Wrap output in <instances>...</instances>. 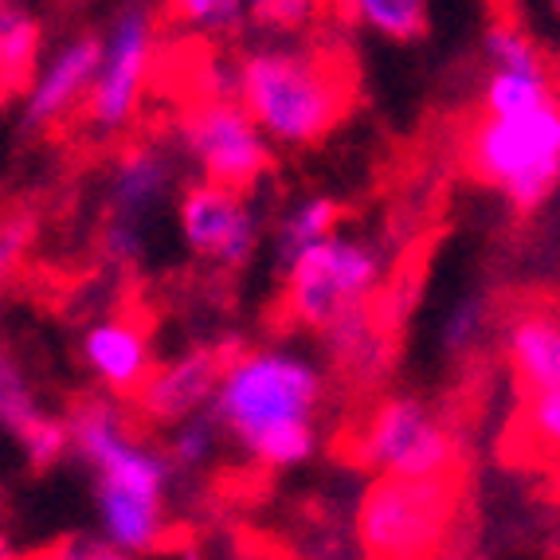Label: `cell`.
Wrapping results in <instances>:
<instances>
[{"label":"cell","instance_id":"6da1fadb","mask_svg":"<svg viewBox=\"0 0 560 560\" xmlns=\"http://www.w3.org/2000/svg\"><path fill=\"white\" fill-rule=\"evenodd\" d=\"M67 423L71 458L91 478L94 529L133 557H153L165 549L177 486V467L165 447L141 440L121 400L103 393L71 404Z\"/></svg>","mask_w":560,"mask_h":560},{"label":"cell","instance_id":"7a4b0ae2","mask_svg":"<svg viewBox=\"0 0 560 560\" xmlns=\"http://www.w3.org/2000/svg\"><path fill=\"white\" fill-rule=\"evenodd\" d=\"M326 381V364L294 346H243L228 357L212 411L255 467L299 470L322 447Z\"/></svg>","mask_w":560,"mask_h":560},{"label":"cell","instance_id":"3957f363","mask_svg":"<svg viewBox=\"0 0 560 560\" xmlns=\"http://www.w3.org/2000/svg\"><path fill=\"white\" fill-rule=\"evenodd\" d=\"M232 94L282 150L322 145L353 106V75L322 47L262 44L232 67Z\"/></svg>","mask_w":560,"mask_h":560},{"label":"cell","instance_id":"277c9868","mask_svg":"<svg viewBox=\"0 0 560 560\" xmlns=\"http://www.w3.org/2000/svg\"><path fill=\"white\" fill-rule=\"evenodd\" d=\"M463 165L517 215H537L560 192V98L522 114L478 110Z\"/></svg>","mask_w":560,"mask_h":560},{"label":"cell","instance_id":"5b68a950","mask_svg":"<svg viewBox=\"0 0 560 560\" xmlns=\"http://www.w3.org/2000/svg\"><path fill=\"white\" fill-rule=\"evenodd\" d=\"M282 310L294 326L326 334L334 322L376 306L388 287L384 243L361 232H337L282 267Z\"/></svg>","mask_w":560,"mask_h":560},{"label":"cell","instance_id":"8992f818","mask_svg":"<svg viewBox=\"0 0 560 560\" xmlns=\"http://www.w3.org/2000/svg\"><path fill=\"white\" fill-rule=\"evenodd\" d=\"M463 482L381 475L357 502V541L369 560H440L455 529Z\"/></svg>","mask_w":560,"mask_h":560},{"label":"cell","instance_id":"52a82bcc","mask_svg":"<svg viewBox=\"0 0 560 560\" xmlns=\"http://www.w3.org/2000/svg\"><path fill=\"white\" fill-rule=\"evenodd\" d=\"M361 467L393 478H443L458 475L455 431L440 411L416 393H393L373 404L353 435Z\"/></svg>","mask_w":560,"mask_h":560},{"label":"cell","instance_id":"ba28073f","mask_svg":"<svg viewBox=\"0 0 560 560\" xmlns=\"http://www.w3.org/2000/svg\"><path fill=\"white\" fill-rule=\"evenodd\" d=\"M180 145L197 180L255 192L275 173V141L243 110L235 94H208L180 121Z\"/></svg>","mask_w":560,"mask_h":560},{"label":"cell","instance_id":"9c48e42d","mask_svg":"<svg viewBox=\"0 0 560 560\" xmlns=\"http://www.w3.org/2000/svg\"><path fill=\"white\" fill-rule=\"evenodd\" d=\"M153 56H158V24H153V12L133 0L103 32V59L83 106V118L91 121L94 133L110 138L138 118L153 75Z\"/></svg>","mask_w":560,"mask_h":560},{"label":"cell","instance_id":"30bf717a","mask_svg":"<svg viewBox=\"0 0 560 560\" xmlns=\"http://www.w3.org/2000/svg\"><path fill=\"white\" fill-rule=\"evenodd\" d=\"M177 235L197 262L220 275H240L259 255L267 224L247 192L192 180L177 197Z\"/></svg>","mask_w":560,"mask_h":560},{"label":"cell","instance_id":"8fae6325","mask_svg":"<svg viewBox=\"0 0 560 560\" xmlns=\"http://www.w3.org/2000/svg\"><path fill=\"white\" fill-rule=\"evenodd\" d=\"M79 361H83V373L91 376L94 393L114 396V400H138V393L158 369V349L141 318L106 314L79 334Z\"/></svg>","mask_w":560,"mask_h":560},{"label":"cell","instance_id":"7c38bea8","mask_svg":"<svg viewBox=\"0 0 560 560\" xmlns=\"http://www.w3.org/2000/svg\"><path fill=\"white\" fill-rule=\"evenodd\" d=\"M98 59H103V36L79 32V36L63 39L24 86V106H20L24 130L44 133L75 110H83L94 75H98Z\"/></svg>","mask_w":560,"mask_h":560},{"label":"cell","instance_id":"4fadbf2b","mask_svg":"<svg viewBox=\"0 0 560 560\" xmlns=\"http://www.w3.org/2000/svg\"><path fill=\"white\" fill-rule=\"evenodd\" d=\"M232 357V349L220 346H192L185 353L158 361L153 376L145 381V388L138 393V411L141 420L153 428H173V423L208 411L224 376V364Z\"/></svg>","mask_w":560,"mask_h":560},{"label":"cell","instance_id":"5bb4252c","mask_svg":"<svg viewBox=\"0 0 560 560\" xmlns=\"http://www.w3.org/2000/svg\"><path fill=\"white\" fill-rule=\"evenodd\" d=\"M502 361L517 396L560 388V310L522 306L502 322Z\"/></svg>","mask_w":560,"mask_h":560},{"label":"cell","instance_id":"9a60e30c","mask_svg":"<svg viewBox=\"0 0 560 560\" xmlns=\"http://www.w3.org/2000/svg\"><path fill=\"white\" fill-rule=\"evenodd\" d=\"M173 188H177V165L161 145H150V141L126 145L106 173V215L145 224L165 208Z\"/></svg>","mask_w":560,"mask_h":560},{"label":"cell","instance_id":"2e32d148","mask_svg":"<svg viewBox=\"0 0 560 560\" xmlns=\"http://www.w3.org/2000/svg\"><path fill=\"white\" fill-rule=\"evenodd\" d=\"M318 337L334 369L353 384H376L393 369V334L376 306L353 310Z\"/></svg>","mask_w":560,"mask_h":560},{"label":"cell","instance_id":"e0dca14e","mask_svg":"<svg viewBox=\"0 0 560 560\" xmlns=\"http://www.w3.org/2000/svg\"><path fill=\"white\" fill-rule=\"evenodd\" d=\"M341 232V205L326 192H306V197L290 200L279 212L271 228V252L275 267H287L290 259H299L302 252L318 247L322 240Z\"/></svg>","mask_w":560,"mask_h":560},{"label":"cell","instance_id":"ac0fdd59","mask_svg":"<svg viewBox=\"0 0 560 560\" xmlns=\"http://www.w3.org/2000/svg\"><path fill=\"white\" fill-rule=\"evenodd\" d=\"M44 63V24L24 4H0V86H28Z\"/></svg>","mask_w":560,"mask_h":560},{"label":"cell","instance_id":"d6986e66","mask_svg":"<svg viewBox=\"0 0 560 560\" xmlns=\"http://www.w3.org/2000/svg\"><path fill=\"white\" fill-rule=\"evenodd\" d=\"M353 24L388 39V44H420L431 32V0H337Z\"/></svg>","mask_w":560,"mask_h":560},{"label":"cell","instance_id":"ffe728a7","mask_svg":"<svg viewBox=\"0 0 560 560\" xmlns=\"http://www.w3.org/2000/svg\"><path fill=\"white\" fill-rule=\"evenodd\" d=\"M560 98L557 71H486L478 110L482 114H522Z\"/></svg>","mask_w":560,"mask_h":560},{"label":"cell","instance_id":"44dd1931","mask_svg":"<svg viewBox=\"0 0 560 560\" xmlns=\"http://www.w3.org/2000/svg\"><path fill=\"white\" fill-rule=\"evenodd\" d=\"M44 416L47 408L39 400L28 369L9 349H0V435H9L12 443H20Z\"/></svg>","mask_w":560,"mask_h":560},{"label":"cell","instance_id":"7402d4cb","mask_svg":"<svg viewBox=\"0 0 560 560\" xmlns=\"http://www.w3.org/2000/svg\"><path fill=\"white\" fill-rule=\"evenodd\" d=\"M228 435L215 420V411H197L188 420L173 423L165 440V455L173 458L177 475H197V470H208L215 463V455L224 451Z\"/></svg>","mask_w":560,"mask_h":560},{"label":"cell","instance_id":"603a6c76","mask_svg":"<svg viewBox=\"0 0 560 560\" xmlns=\"http://www.w3.org/2000/svg\"><path fill=\"white\" fill-rule=\"evenodd\" d=\"M494 326V310L486 294H463V299L451 302V310L440 322V349L451 361H463V357L478 353L486 337Z\"/></svg>","mask_w":560,"mask_h":560},{"label":"cell","instance_id":"cb8c5ba5","mask_svg":"<svg viewBox=\"0 0 560 560\" xmlns=\"http://www.w3.org/2000/svg\"><path fill=\"white\" fill-rule=\"evenodd\" d=\"M482 51L490 71H549V56L517 20H494L486 28Z\"/></svg>","mask_w":560,"mask_h":560},{"label":"cell","instance_id":"d4e9b609","mask_svg":"<svg viewBox=\"0 0 560 560\" xmlns=\"http://www.w3.org/2000/svg\"><path fill=\"white\" fill-rule=\"evenodd\" d=\"M16 451H20V458H24V467L36 470V475L56 470L59 463L71 458V423H67V416L47 411L44 420L16 443Z\"/></svg>","mask_w":560,"mask_h":560},{"label":"cell","instance_id":"484cf974","mask_svg":"<svg viewBox=\"0 0 560 560\" xmlns=\"http://www.w3.org/2000/svg\"><path fill=\"white\" fill-rule=\"evenodd\" d=\"M517 428L533 451H545L549 458L560 455V388L525 396L517 408Z\"/></svg>","mask_w":560,"mask_h":560},{"label":"cell","instance_id":"4316f807","mask_svg":"<svg viewBox=\"0 0 560 560\" xmlns=\"http://www.w3.org/2000/svg\"><path fill=\"white\" fill-rule=\"evenodd\" d=\"M173 20L205 36H228L247 20V0H168Z\"/></svg>","mask_w":560,"mask_h":560},{"label":"cell","instance_id":"83f0119b","mask_svg":"<svg viewBox=\"0 0 560 560\" xmlns=\"http://www.w3.org/2000/svg\"><path fill=\"white\" fill-rule=\"evenodd\" d=\"M322 9H326V0H247V20L259 32L294 36V32L318 24Z\"/></svg>","mask_w":560,"mask_h":560},{"label":"cell","instance_id":"f1b7e54d","mask_svg":"<svg viewBox=\"0 0 560 560\" xmlns=\"http://www.w3.org/2000/svg\"><path fill=\"white\" fill-rule=\"evenodd\" d=\"M98 252H103L106 262H114L121 271L138 267V262L150 255L145 224H130V220H110V215H106L103 232H98Z\"/></svg>","mask_w":560,"mask_h":560},{"label":"cell","instance_id":"f546056e","mask_svg":"<svg viewBox=\"0 0 560 560\" xmlns=\"http://www.w3.org/2000/svg\"><path fill=\"white\" fill-rule=\"evenodd\" d=\"M39 560H141V557L118 549V545L106 541L103 533L94 529V533H75V537H63V541L51 545V549H47Z\"/></svg>","mask_w":560,"mask_h":560},{"label":"cell","instance_id":"4dcf8cb0","mask_svg":"<svg viewBox=\"0 0 560 560\" xmlns=\"http://www.w3.org/2000/svg\"><path fill=\"white\" fill-rule=\"evenodd\" d=\"M28 240H32L28 215H9V220H0V290H4V282H9L12 271H16L20 255L28 252Z\"/></svg>","mask_w":560,"mask_h":560},{"label":"cell","instance_id":"1f68e13d","mask_svg":"<svg viewBox=\"0 0 560 560\" xmlns=\"http://www.w3.org/2000/svg\"><path fill=\"white\" fill-rule=\"evenodd\" d=\"M549 16H552V20H557V24H560V0H549Z\"/></svg>","mask_w":560,"mask_h":560},{"label":"cell","instance_id":"d6a6232c","mask_svg":"<svg viewBox=\"0 0 560 560\" xmlns=\"http://www.w3.org/2000/svg\"><path fill=\"white\" fill-rule=\"evenodd\" d=\"M180 560H205V557H200L197 549H185V552H180Z\"/></svg>","mask_w":560,"mask_h":560},{"label":"cell","instance_id":"836d02e7","mask_svg":"<svg viewBox=\"0 0 560 560\" xmlns=\"http://www.w3.org/2000/svg\"><path fill=\"white\" fill-rule=\"evenodd\" d=\"M0 560H20V557H12L9 549H0Z\"/></svg>","mask_w":560,"mask_h":560},{"label":"cell","instance_id":"e575fe53","mask_svg":"<svg viewBox=\"0 0 560 560\" xmlns=\"http://www.w3.org/2000/svg\"><path fill=\"white\" fill-rule=\"evenodd\" d=\"M549 463H552V470H557V475H560V455H557V458H549Z\"/></svg>","mask_w":560,"mask_h":560},{"label":"cell","instance_id":"d590c367","mask_svg":"<svg viewBox=\"0 0 560 560\" xmlns=\"http://www.w3.org/2000/svg\"><path fill=\"white\" fill-rule=\"evenodd\" d=\"M0 549H9V545H4V529H0Z\"/></svg>","mask_w":560,"mask_h":560},{"label":"cell","instance_id":"8d00e7d4","mask_svg":"<svg viewBox=\"0 0 560 560\" xmlns=\"http://www.w3.org/2000/svg\"><path fill=\"white\" fill-rule=\"evenodd\" d=\"M0 4H20V0H0Z\"/></svg>","mask_w":560,"mask_h":560},{"label":"cell","instance_id":"74e56055","mask_svg":"<svg viewBox=\"0 0 560 560\" xmlns=\"http://www.w3.org/2000/svg\"><path fill=\"white\" fill-rule=\"evenodd\" d=\"M557 91H560V71H557Z\"/></svg>","mask_w":560,"mask_h":560}]
</instances>
